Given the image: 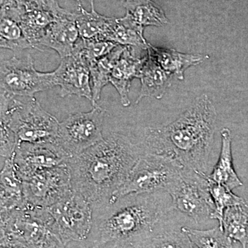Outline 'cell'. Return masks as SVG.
<instances>
[{
    "instance_id": "obj_31",
    "label": "cell",
    "mask_w": 248,
    "mask_h": 248,
    "mask_svg": "<svg viewBox=\"0 0 248 248\" xmlns=\"http://www.w3.org/2000/svg\"><path fill=\"white\" fill-rule=\"evenodd\" d=\"M1 124V163L14 157L19 143L15 134L4 124Z\"/></svg>"
},
{
    "instance_id": "obj_1",
    "label": "cell",
    "mask_w": 248,
    "mask_h": 248,
    "mask_svg": "<svg viewBox=\"0 0 248 248\" xmlns=\"http://www.w3.org/2000/svg\"><path fill=\"white\" fill-rule=\"evenodd\" d=\"M217 113L205 94L168 125L149 128L143 153L164 155L176 160L184 169L205 173L213 150Z\"/></svg>"
},
{
    "instance_id": "obj_4",
    "label": "cell",
    "mask_w": 248,
    "mask_h": 248,
    "mask_svg": "<svg viewBox=\"0 0 248 248\" xmlns=\"http://www.w3.org/2000/svg\"><path fill=\"white\" fill-rule=\"evenodd\" d=\"M15 134L18 143L58 141L60 122L35 97L25 101L1 94V122Z\"/></svg>"
},
{
    "instance_id": "obj_19",
    "label": "cell",
    "mask_w": 248,
    "mask_h": 248,
    "mask_svg": "<svg viewBox=\"0 0 248 248\" xmlns=\"http://www.w3.org/2000/svg\"><path fill=\"white\" fill-rule=\"evenodd\" d=\"M221 135V149L219 158L214 168L213 172L208 177L214 182L232 190L236 187L243 186V183L235 172L233 166L231 130L228 128H223Z\"/></svg>"
},
{
    "instance_id": "obj_8",
    "label": "cell",
    "mask_w": 248,
    "mask_h": 248,
    "mask_svg": "<svg viewBox=\"0 0 248 248\" xmlns=\"http://www.w3.org/2000/svg\"><path fill=\"white\" fill-rule=\"evenodd\" d=\"M47 208L65 244L87 239L94 223V211L93 204L84 196L73 190Z\"/></svg>"
},
{
    "instance_id": "obj_14",
    "label": "cell",
    "mask_w": 248,
    "mask_h": 248,
    "mask_svg": "<svg viewBox=\"0 0 248 248\" xmlns=\"http://www.w3.org/2000/svg\"><path fill=\"white\" fill-rule=\"evenodd\" d=\"M53 72L55 84L60 87V97L77 95L92 102L91 73L79 58L71 55L62 59L60 66Z\"/></svg>"
},
{
    "instance_id": "obj_28",
    "label": "cell",
    "mask_w": 248,
    "mask_h": 248,
    "mask_svg": "<svg viewBox=\"0 0 248 248\" xmlns=\"http://www.w3.org/2000/svg\"><path fill=\"white\" fill-rule=\"evenodd\" d=\"M0 46L1 48L12 50L32 48L19 22L3 16L0 21Z\"/></svg>"
},
{
    "instance_id": "obj_21",
    "label": "cell",
    "mask_w": 248,
    "mask_h": 248,
    "mask_svg": "<svg viewBox=\"0 0 248 248\" xmlns=\"http://www.w3.org/2000/svg\"><path fill=\"white\" fill-rule=\"evenodd\" d=\"M55 20L52 11L46 6L26 10L22 15L19 24L32 48L42 51L41 41L47 28Z\"/></svg>"
},
{
    "instance_id": "obj_33",
    "label": "cell",
    "mask_w": 248,
    "mask_h": 248,
    "mask_svg": "<svg viewBox=\"0 0 248 248\" xmlns=\"http://www.w3.org/2000/svg\"><path fill=\"white\" fill-rule=\"evenodd\" d=\"M0 248H27L25 244L18 240L1 237Z\"/></svg>"
},
{
    "instance_id": "obj_3",
    "label": "cell",
    "mask_w": 248,
    "mask_h": 248,
    "mask_svg": "<svg viewBox=\"0 0 248 248\" xmlns=\"http://www.w3.org/2000/svg\"><path fill=\"white\" fill-rule=\"evenodd\" d=\"M96 244L101 248L143 246L165 214L164 206L151 194L130 195L113 202L93 205ZM93 223V224H94Z\"/></svg>"
},
{
    "instance_id": "obj_10",
    "label": "cell",
    "mask_w": 248,
    "mask_h": 248,
    "mask_svg": "<svg viewBox=\"0 0 248 248\" xmlns=\"http://www.w3.org/2000/svg\"><path fill=\"white\" fill-rule=\"evenodd\" d=\"M104 117L105 110L98 106L70 115L60 123L58 143L71 157L81 154L104 140Z\"/></svg>"
},
{
    "instance_id": "obj_15",
    "label": "cell",
    "mask_w": 248,
    "mask_h": 248,
    "mask_svg": "<svg viewBox=\"0 0 248 248\" xmlns=\"http://www.w3.org/2000/svg\"><path fill=\"white\" fill-rule=\"evenodd\" d=\"M147 57L139 58L132 52L131 46H125L124 51L116 62L111 74L110 83L120 94L121 102L124 107H129V99L131 81L135 78H140L141 68L146 62Z\"/></svg>"
},
{
    "instance_id": "obj_26",
    "label": "cell",
    "mask_w": 248,
    "mask_h": 248,
    "mask_svg": "<svg viewBox=\"0 0 248 248\" xmlns=\"http://www.w3.org/2000/svg\"><path fill=\"white\" fill-rule=\"evenodd\" d=\"M204 177L206 179L209 192L215 204V210L210 218L217 219L219 223L220 228H221L225 210L230 207L244 203L246 200L234 195L232 190L224 186L214 182L206 173L204 174Z\"/></svg>"
},
{
    "instance_id": "obj_22",
    "label": "cell",
    "mask_w": 248,
    "mask_h": 248,
    "mask_svg": "<svg viewBox=\"0 0 248 248\" xmlns=\"http://www.w3.org/2000/svg\"><path fill=\"white\" fill-rule=\"evenodd\" d=\"M124 7L129 17L143 29L149 26L162 27L169 23L164 11L152 0H125Z\"/></svg>"
},
{
    "instance_id": "obj_25",
    "label": "cell",
    "mask_w": 248,
    "mask_h": 248,
    "mask_svg": "<svg viewBox=\"0 0 248 248\" xmlns=\"http://www.w3.org/2000/svg\"><path fill=\"white\" fill-rule=\"evenodd\" d=\"M125 46L118 45L107 56L98 60L94 64L90 67L91 73V89H92L93 107H97V102L101 97L103 88L110 83L112 69Z\"/></svg>"
},
{
    "instance_id": "obj_16",
    "label": "cell",
    "mask_w": 248,
    "mask_h": 248,
    "mask_svg": "<svg viewBox=\"0 0 248 248\" xmlns=\"http://www.w3.org/2000/svg\"><path fill=\"white\" fill-rule=\"evenodd\" d=\"M14 159V156L1 163V213L19 210L27 205L22 181L16 173Z\"/></svg>"
},
{
    "instance_id": "obj_20",
    "label": "cell",
    "mask_w": 248,
    "mask_h": 248,
    "mask_svg": "<svg viewBox=\"0 0 248 248\" xmlns=\"http://www.w3.org/2000/svg\"><path fill=\"white\" fill-rule=\"evenodd\" d=\"M76 23L79 36L83 40L107 41L115 17H108L91 10L86 11L81 5L76 13Z\"/></svg>"
},
{
    "instance_id": "obj_6",
    "label": "cell",
    "mask_w": 248,
    "mask_h": 248,
    "mask_svg": "<svg viewBox=\"0 0 248 248\" xmlns=\"http://www.w3.org/2000/svg\"><path fill=\"white\" fill-rule=\"evenodd\" d=\"M184 169L182 165L169 156L143 153L122 185L105 202L113 203L130 195L168 191L180 177Z\"/></svg>"
},
{
    "instance_id": "obj_27",
    "label": "cell",
    "mask_w": 248,
    "mask_h": 248,
    "mask_svg": "<svg viewBox=\"0 0 248 248\" xmlns=\"http://www.w3.org/2000/svg\"><path fill=\"white\" fill-rule=\"evenodd\" d=\"M182 231L198 248H234L232 240L227 236L219 226L205 231L183 227Z\"/></svg>"
},
{
    "instance_id": "obj_34",
    "label": "cell",
    "mask_w": 248,
    "mask_h": 248,
    "mask_svg": "<svg viewBox=\"0 0 248 248\" xmlns=\"http://www.w3.org/2000/svg\"><path fill=\"white\" fill-rule=\"evenodd\" d=\"M87 1H89V4H91V10H94V0H87Z\"/></svg>"
},
{
    "instance_id": "obj_9",
    "label": "cell",
    "mask_w": 248,
    "mask_h": 248,
    "mask_svg": "<svg viewBox=\"0 0 248 248\" xmlns=\"http://www.w3.org/2000/svg\"><path fill=\"white\" fill-rule=\"evenodd\" d=\"M204 174L184 169L167 191L173 207L196 222L210 218L215 210Z\"/></svg>"
},
{
    "instance_id": "obj_2",
    "label": "cell",
    "mask_w": 248,
    "mask_h": 248,
    "mask_svg": "<svg viewBox=\"0 0 248 248\" xmlns=\"http://www.w3.org/2000/svg\"><path fill=\"white\" fill-rule=\"evenodd\" d=\"M143 152L128 138L112 133L70 160L73 190L93 205L107 202Z\"/></svg>"
},
{
    "instance_id": "obj_24",
    "label": "cell",
    "mask_w": 248,
    "mask_h": 248,
    "mask_svg": "<svg viewBox=\"0 0 248 248\" xmlns=\"http://www.w3.org/2000/svg\"><path fill=\"white\" fill-rule=\"evenodd\" d=\"M221 229L232 241H238L243 248L248 246V202L225 210Z\"/></svg>"
},
{
    "instance_id": "obj_18",
    "label": "cell",
    "mask_w": 248,
    "mask_h": 248,
    "mask_svg": "<svg viewBox=\"0 0 248 248\" xmlns=\"http://www.w3.org/2000/svg\"><path fill=\"white\" fill-rule=\"evenodd\" d=\"M172 76L147 55L146 62L142 67L139 78L141 80V86L137 104L143 97L161 99L170 86Z\"/></svg>"
},
{
    "instance_id": "obj_11",
    "label": "cell",
    "mask_w": 248,
    "mask_h": 248,
    "mask_svg": "<svg viewBox=\"0 0 248 248\" xmlns=\"http://www.w3.org/2000/svg\"><path fill=\"white\" fill-rule=\"evenodd\" d=\"M27 205L48 208L73 190L69 165L37 171L23 179Z\"/></svg>"
},
{
    "instance_id": "obj_32",
    "label": "cell",
    "mask_w": 248,
    "mask_h": 248,
    "mask_svg": "<svg viewBox=\"0 0 248 248\" xmlns=\"http://www.w3.org/2000/svg\"><path fill=\"white\" fill-rule=\"evenodd\" d=\"M19 6L29 10L45 6V0H14Z\"/></svg>"
},
{
    "instance_id": "obj_23",
    "label": "cell",
    "mask_w": 248,
    "mask_h": 248,
    "mask_svg": "<svg viewBox=\"0 0 248 248\" xmlns=\"http://www.w3.org/2000/svg\"><path fill=\"white\" fill-rule=\"evenodd\" d=\"M144 29L138 26L128 15L115 18L107 37L108 42L117 45L129 46L147 50L148 42L143 37Z\"/></svg>"
},
{
    "instance_id": "obj_5",
    "label": "cell",
    "mask_w": 248,
    "mask_h": 248,
    "mask_svg": "<svg viewBox=\"0 0 248 248\" xmlns=\"http://www.w3.org/2000/svg\"><path fill=\"white\" fill-rule=\"evenodd\" d=\"M1 237L21 241L27 248H65L47 208L31 206L1 213Z\"/></svg>"
},
{
    "instance_id": "obj_13",
    "label": "cell",
    "mask_w": 248,
    "mask_h": 248,
    "mask_svg": "<svg viewBox=\"0 0 248 248\" xmlns=\"http://www.w3.org/2000/svg\"><path fill=\"white\" fill-rule=\"evenodd\" d=\"M53 14L55 20L47 28L41 41V48L53 49L62 59L71 56L80 39L76 13L70 12L59 5Z\"/></svg>"
},
{
    "instance_id": "obj_30",
    "label": "cell",
    "mask_w": 248,
    "mask_h": 248,
    "mask_svg": "<svg viewBox=\"0 0 248 248\" xmlns=\"http://www.w3.org/2000/svg\"><path fill=\"white\" fill-rule=\"evenodd\" d=\"M147 243V248H194L193 243L182 229L155 235Z\"/></svg>"
},
{
    "instance_id": "obj_17",
    "label": "cell",
    "mask_w": 248,
    "mask_h": 248,
    "mask_svg": "<svg viewBox=\"0 0 248 248\" xmlns=\"http://www.w3.org/2000/svg\"><path fill=\"white\" fill-rule=\"evenodd\" d=\"M147 51L148 56L154 60L164 71L180 80L184 79V72L186 69L197 66L205 59L208 58L200 54H186L173 49L156 48L150 44L148 45Z\"/></svg>"
},
{
    "instance_id": "obj_35",
    "label": "cell",
    "mask_w": 248,
    "mask_h": 248,
    "mask_svg": "<svg viewBox=\"0 0 248 248\" xmlns=\"http://www.w3.org/2000/svg\"><path fill=\"white\" fill-rule=\"evenodd\" d=\"M76 1H77V2L78 3V6H79V5H81V0H76Z\"/></svg>"
},
{
    "instance_id": "obj_29",
    "label": "cell",
    "mask_w": 248,
    "mask_h": 248,
    "mask_svg": "<svg viewBox=\"0 0 248 248\" xmlns=\"http://www.w3.org/2000/svg\"><path fill=\"white\" fill-rule=\"evenodd\" d=\"M117 46L108 41L86 40L80 37L72 55L79 58L90 69V67L107 56Z\"/></svg>"
},
{
    "instance_id": "obj_12",
    "label": "cell",
    "mask_w": 248,
    "mask_h": 248,
    "mask_svg": "<svg viewBox=\"0 0 248 248\" xmlns=\"http://www.w3.org/2000/svg\"><path fill=\"white\" fill-rule=\"evenodd\" d=\"M71 156L55 142L21 143L14 156V166L21 180L37 171L69 164Z\"/></svg>"
},
{
    "instance_id": "obj_7",
    "label": "cell",
    "mask_w": 248,
    "mask_h": 248,
    "mask_svg": "<svg viewBox=\"0 0 248 248\" xmlns=\"http://www.w3.org/2000/svg\"><path fill=\"white\" fill-rule=\"evenodd\" d=\"M0 71L1 94L10 97H32L35 93L56 86L54 72L37 71L30 55L1 61Z\"/></svg>"
}]
</instances>
